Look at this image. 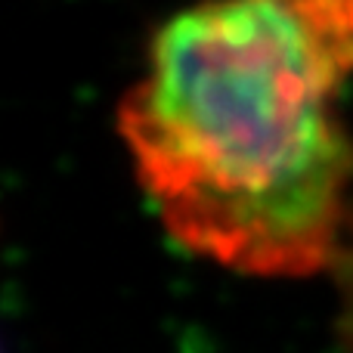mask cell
I'll list each match as a JSON object with an SVG mask.
<instances>
[{
	"mask_svg": "<svg viewBox=\"0 0 353 353\" xmlns=\"http://www.w3.org/2000/svg\"><path fill=\"white\" fill-rule=\"evenodd\" d=\"M353 0H201L155 34L121 137L183 248L261 279L332 270L353 192Z\"/></svg>",
	"mask_w": 353,
	"mask_h": 353,
	"instance_id": "6da1fadb",
	"label": "cell"
},
{
	"mask_svg": "<svg viewBox=\"0 0 353 353\" xmlns=\"http://www.w3.org/2000/svg\"><path fill=\"white\" fill-rule=\"evenodd\" d=\"M332 273H335V285H338V335H341L347 353H353V192Z\"/></svg>",
	"mask_w": 353,
	"mask_h": 353,
	"instance_id": "7a4b0ae2",
	"label": "cell"
}]
</instances>
